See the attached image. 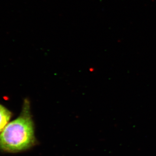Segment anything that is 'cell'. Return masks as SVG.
Instances as JSON below:
<instances>
[{"label":"cell","mask_w":156,"mask_h":156,"mask_svg":"<svg viewBox=\"0 0 156 156\" xmlns=\"http://www.w3.org/2000/svg\"><path fill=\"white\" fill-rule=\"evenodd\" d=\"M30 103L26 99L19 116L9 122L0 133V151L9 153L22 152L37 144Z\"/></svg>","instance_id":"cell-1"},{"label":"cell","mask_w":156,"mask_h":156,"mask_svg":"<svg viewBox=\"0 0 156 156\" xmlns=\"http://www.w3.org/2000/svg\"><path fill=\"white\" fill-rule=\"evenodd\" d=\"M12 115L11 112L4 105L0 104V133L9 124Z\"/></svg>","instance_id":"cell-2"}]
</instances>
